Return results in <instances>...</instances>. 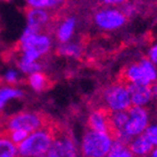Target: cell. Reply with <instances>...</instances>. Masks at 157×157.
Instances as JSON below:
<instances>
[{
	"instance_id": "21",
	"label": "cell",
	"mask_w": 157,
	"mask_h": 157,
	"mask_svg": "<svg viewBox=\"0 0 157 157\" xmlns=\"http://www.w3.org/2000/svg\"><path fill=\"white\" fill-rule=\"evenodd\" d=\"M149 57H151L152 62L157 63V45H155L152 50H151V52H149Z\"/></svg>"
},
{
	"instance_id": "1",
	"label": "cell",
	"mask_w": 157,
	"mask_h": 157,
	"mask_svg": "<svg viewBox=\"0 0 157 157\" xmlns=\"http://www.w3.org/2000/svg\"><path fill=\"white\" fill-rule=\"evenodd\" d=\"M54 123V119L45 112H19L0 115V131H25L28 133L44 130Z\"/></svg>"
},
{
	"instance_id": "3",
	"label": "cell",
	"mask_w": 157,
	"mask_h": 157,
	"mask_svg": "<svg viewBox=\"0 0 157 157\" xmlns=\"http://www.w3.org/2000/svg\"><path fill=\"white\" fill-rule=\"evenodd\" d=\"M156 78L157 73L153 64L148 59H142L139 63L131 64L122 69L119 77V84L122 86L128 84L148 86Z\"/></svg>"
},
{
	"instance_id": "14",
	"label": "cell",
	"mask_w": 157,
	"mask_h": 157,
	"mask_svg": "<svg viewBox=\"0 0 157 157\" xmlns=\"http://www.w3.org/2000/svg\"><path fill=\"white\" fill-rule=\"evenodd\" d=\"M109 157H134L128 148V145L122 144L121 142H113Z\"/></svg>"
},
{
	"instance_id": "6",
	"label": "cell",
	"mask_w": 157,
	"mask_h": 157,
	"mask_svg": "<svg viewBox=\"0 0 157 157\" xmlns=\"http://www.w3.org/2000/svg\"><path fill=\"white\" fill-rule=\"evenodd\" d=\"M126 111L128 113V121L126 122L123 132L121 133L120 140L118 141L124 145L130 142L131 136L137 135L145 131L148 123V115L144 108L131 105Z\"/></svg>"
},
{
	"instance_id": "9",
	"label": "cell",
	"mask_w": 157,
	"mask_h": 157,
	"mask_svg": "<svg viewBox=\"0 0 157 157\" xmlns=\"http://www.w3.org/2000/svg\"><path fill=\"white\" fill-rule=\"evenodd\" d=\"M124 87L130 92L131 102L133 103V105H136V107H141V105L147 103L151 100V98L153 97L151 85H148V86H141V85L136 84H128L125 85Z\"/></svg>"
},
{
	"instance_id": "16",
	"label": "cell",
	"mask_w": 157,
	"mask_h": 157,
	"mask_svg": "<svg viewBox=\"0 0 157 157\" xmlns=\"http://www.w3.org/2000/svg\"><path fill=\"white\" fill-rule=\"evenodd\" d=\"M28 6L34 9H44V8H54L55 6L62 5V1L56 0H29Z\"/></svg>"
},
{
	"instance_id": "15",
	"label": "cell",
	"mask_w": 157,
	"mask_h": 157,
	"mask_svg": "<svg viewBox=\"0 0 157 157\" xmlns=\"http://www.w3.org/2000/svg\"><path fill=\"white\" fill-rule=\"evenodd\" d=\"M81 47L76 44H67L58 47L57 53L60 55L74 56V57H79L81 55Z\"/></svg>"
},
{
	"instance_id": "8",
	"label": "cell",
	"mask_w": 157,
	"mask_h": 157,
	"mask_svg": "<svg viewBox=\"0 0 157 157\" xmlns=\"http://www.w3.org/2000/svg\"><path fill=\"white\" fill-rule=\"evenodd\" d=\"M94 21L102 29L113 30L123 25L126 21V17L119 10L102 9L94 14Z\"/></svg>"
},
{
	"instance_id": "12",
	"label": "cell",
	"mask_w": 157,
	"mask_h": 157,
	"mask_svg": "<svg viewBox=\"0 0 157 157\" xmlns=\"http://www.w3.org/2000/svg\"><path fill=\"white\" fill-rule=\"evenodd\" d=\"M74 26H75V19L73 18L66 19L65 21L60 23V25L57 29V37L59 40V42H67L73 34Z\"/></svg>"
},
{
	"instance_id": "17",
	"label": "cell",
	"mask_w": 157,
	"mask_h": 157,
	"mask_svg": "<svg viewBox=\"0 0 157 157\" xmlns=\"http://www.w3.org/2000/svg\"><path fill=\"white\" fill-rule=\"evenodd\" d=\"M22 96V92L19 90L12 89V88H3L0 90V109L5 105L7 100L12 98H19Z\"/></svg>"
},
{
	"instance_id": "22",
	"label": "cell",
	"mask_w": 157,
	"mask_h": 157,
	"mask_svg": "<svg viewBox=\"0 0 157 157\" xmlns=\"http://www.w3.org/2000/svg\"><path fill=\"white\" fill-rule=\"evenodd\" d=\"M153 157H157V148L154 151V153H153Z\"/></svg>"
},
{
	"instance_id": "10",
	"label": "cell",
	"mask_w": 157,
	"mask_h": 157,
	"mask_svg": "<svg viewBox=\"0 0 157 157\" xmlns=\"http://www.w3.org/2000/svg\"><path fill=\"white\" fill-rule=\"evenodd\" d=\"M153 146H154V145L146 139V136H145L144 134H142V135L139 136L134 142L130 143L128 148L133 155L143 156V155H147L148 153L152 152Z\"/></svg>"
},
{
	"instance_id": "18",
	"label": "cell",
	"mask_w": 157,
	"mask_h": 157,
	"mask_svg": "<svg viewBox=\"0 0 157 157\" xmlns=\"http://www.w3.org/2000/svg\"><path fill=\"white\" fill-rule=\"evenodd\" d=\"M18 66L21 68V71H24V73H30V74H34V73H37V71L41 69V65L37 63H26V62H19Z\"/></svg>"
},
{
	"instance_id": "2",
	"label": "cell",
	"mask_w": 157,
	"mask_h": 157,
	"mask_svg": "<svg viewBox=\"0 0 157 157\" xmlns=\"http://www.w3.org/2000/svg\"><path fill=\"white\" fill-rule=\"evenodd\" d=\"M54 123L50 128L34 132L28 136V139L18 145L19 157H41L44 156L50 149L54 140Z\"/></svg>"
},
{
	"instance_id": "13",
	"label": "cell",
	"mask_w": 157,
	"mask_h": 157,
	"mask_svg": "<svg viewBox=\"0 0 157 157\" xmlns=\"http://www.w3.org/2000/svg\"><path fill=\"white\" fill-rule=\"evenodd\" d=\"M18 146L8 139L0 137V157H18Z\"/></svg>"
},
{
	"instance_id": "20",
	"label": "cell",
	"mask_w": 157,
	"mask_h": 157,
	"mask_svg": "<svg viewBox=\"0 0 157 157\" xmlns=\"http://www.w3.org/2000/svg\"><path fill=\"white\" fill-rule=\"evenodd\" d=\"M6 79H7V81L10 82V84H14L16 80H17L16 71H9V73L7 74V76H6Z\"/></svg>"
},
{
	"instance_id": "7",
	"label": "cell",
	"mask_w": 157,
	"mask_h": 157,
	"mask_svg": "<svg viewBox=\"0 0 157 157\" xmlns=\"http://www.w3.org/2000/svg\"><path fill=\"white\" fill-rule=\"evenodd\" d=\"M101 96L105 103V108L111 111H124L132 105L130 92L120 84L108 86Z\"/></svg>"
},
{
	"instance_id": "11",
	"label": "cell",
	"mask_w": 157,
	"mask_h": 157,
	"mask_svg": "<svg viewBox=\"0 0 157 157\" xmlns=\"http://www.w3.org/2000/svg\"><path fill=\"white\" fill-rule=\"evenodd\" d=\"M29 84L36 91H44L52 87V80L42 73L31 74L29 77Z\"/></svg>"
},
{
	"instance_id": "4",
	"label": "cell",
	"mask_w": 157,
	"mask_h": 157,
	"mask_svg": "<svg viewBox=\"0 0 157 157\" xmlns=\"http://www.w3.org/2000/svg\"><path fill=\"white\" fill-rule=\"evenodd\" d=\"M54 140L50 149L45 154L46 157H77V149L71 130L63 123L56 121L53 128Z\"/></svg>"
},
{
	"instance_id": "19",
	"label": "cell",
	"mask_w": 157,
	"mask_h": 157,
	"mask_svg": "<svg viewBox=\"0 0 157 157\" xmlns=\"http://www.w3.org/2000/svg\"><path fill=\"white\" fill-rule=\"evenodd\" d=\"M143 134L146 136V139L148 140L153 145H157V126L147 128Z\"/></svg>"
},
{
	"instance_id": "5",
	"label": "cell",
	"mask_w": 157,
	"mask_h": 157,
	"mask_svg": "<svg viewBox=\"0 0 157 157\" xmlns=\"http://www.w3.org/2000/svg\"><path fill=\"white\" fill-rule=\"evenodd\" d=\"M113 141L108 134L87 131L82 139L81 151L84 157H105L109 155Z\"/></svg>"
}]
</instances>
